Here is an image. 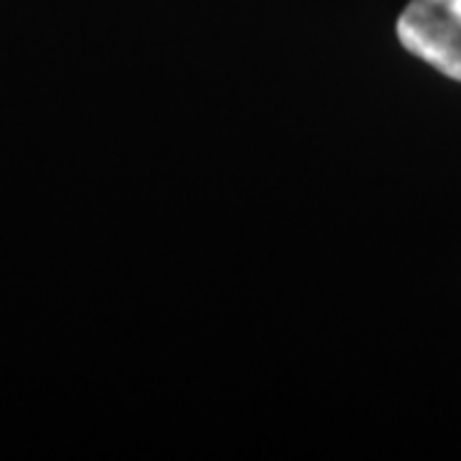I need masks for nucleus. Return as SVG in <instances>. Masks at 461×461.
<instances>
[{
  "instance_id": "1",
  "label": "nucleus",
  "mask_w": 461,
  "mask_h": 461,
  "mask_svg": "<svg viewBox=\"0 0 461 461\" xmlns=\"http://www.w3.org/2000/svg\"><path fill=\"white\" fill-rule=\"evenodd\" d=\"M405 50L461 83V0H411L397 18Z\"/></svg>"
}]
</instances>
